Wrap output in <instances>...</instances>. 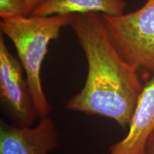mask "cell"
Wrapping results in <instances>:
<instances>
[{
	"instance_id": "5b68a950",
	"label": "cell",
	"mask_w": 154,
	"mask_h": 154,
	"mask_svg": "<svg viewBox=\"0 0 154 154\" xmlns=\"http://www.w3.org/2000/svg\"><path fill=\"white\" fill-rule=\"evenodd\" d=\"M37 124L19 126L0 121V154H48L58 146V132L50 117L38 119Z\"/></svg>"
},
{
	"instance_id": "8992f818",
	"label": "cell",
	"mask_w": 154,
	"mask_h": 154,
	"mask_svg": "<svg viewBox=\"0 0 154 154\" xmlns=\"http://www.w3.org/2000/svg\"><path fill=\"white\" fill-rule=\"evenodd\" d=\"M122 139L109 148L108 154H142L154 132V75L143 86Z\"/></svg>"
},
{
	"instance_id": "ba28073f",
	"label": "cell",
	"mask_w": 154,
	"mask_h": 154,
	"mask_svg": "<svg viewBox=\"0 0 154 154\" xmlns=\"http://www.w3.org/2000/svg\"><path fill=\"white\" fill-rule=\"evenodd\" d=\"M24 0H0V17L2 20L24 15Z\"/></svg>"
},
{
	"instance_id": "7a4b0ae2",
	"label": "cell",
	"mask_w": 154,
	"mask_h": 154,
	"mask_svg": "<svg viewBox=\"0 0 154 154\" xmlns=\"http://www.w3.org/2000/svg\"><path fill=\"white\" fill-rule=\"evenodd\" d=\"M72 14L51 16H21L2 20V33L16 48L29 86L38 119L49 116L51 106L44 94L41 69L50 42L57 39L63 26H69Z\"/></svg>"
},
{
	"instance_id": "277c9868",
	"label": "cell",
	"mask_w": 154,
	"mask_h": 154,
	"mask_svg": "<svg viewBox=\"0 0 154 154\" xmlns=\"http://www.w3.org/2000/svg\"><path fill=\"white\" fill-rule=\"evenodd\" d=\"M20 61L12 55L0 34V99L14 124L33 126L38 119Z\"/></svg>"
},
{
	"instance_id": "30bf717a",
	"label": "cell",
	"mask_w": 154,
	"mask_h": 154,
	"mask_svg": "<svg viewBox=\"0 0 154 154\" xmlns=\"http://www.w3.org/2000/svg\"><path fill=\"white\" fill-rule=\"evenodd\" d=\"M142 154H154V132L148 140Z\"/></svg>"
},
{
	"instance_id": "6da1fadb",
	"label": "cell",
	"mask_w": 154,
	"mask_h": 154,
	"mask_svg": "<svg viewBox=\"0 0 154 154\" xmlns=\"http://www.w3.org/2000/svg\"><path fill=\"white\" fill-rule=\"evenodd\" d=\"M69 26L85 54L87 76L66 109L114 121L126 129L143 86L136 69L123 58L109 35L101 14H72Z\"/></svg>"
},
{
	"instance_id": "9c48e42d",
	"label": "cell",
	"mask_w": 154,
	"mask_h": 154,
	"mask_svg": "<svg viewBox=\"0 0 154 154\" xmlns=\"http://www.w3.org/2000/svg\"><path fill=\"white\" fill-rule=\"evenodd\" d=\"M24 16H30V15H32L34 9L38 6L41 5L44 0H24Z\"/></svg>"
},
{
	"instance_id": "3957f363",
	"label": "cell",
	"mask_w": 154,
	"mask_h": 154,
	"mask_svg": "<svg viewBox=\"0 0 154 154\" xmlns=\"http://www.w3.org/2000/svg\"><path fill=\"white\" fill-rule=\"evenodd\" d=\"M101 14L121 55L143 79H150L154 75V0L128 14Z\"/></svg>"
},
{
	"instance_id": "52a82bcc",
	"label": "cell",
	"mask_w": 154,
	"mask_h": 154,
	"mask_svg": "<svg viewBox=\"0 0 154 154\" xmlns=\"http://www.w3.org/2000/svg\"><path fill=\"white\" fill-rule=\"evenodd\" d=\"M125 0H44L32 12L34 16H51L96 12L111 16L124 14Z\"/></svg>"
}]
</instances>
